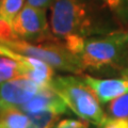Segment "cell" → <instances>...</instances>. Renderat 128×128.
<instances>
[{
  "instance_id": "9c48e42d",
  "label": "cell",
  "mask_w": 128,
  "mask_h": 128,
  "mask_svg": "<svg viewBox=\"0 0 128 128\" xmlns=\"http://www.w3.org/2000/svg\"><path fill=\"white\" fill-rule=\"evenodd\" d=\"M18 62V61H17ZM19 64V75L29 78L41 86H50L54 77V68L49 64L36 58L24 56Z\"/></svg>"
},
{
  "instance_id": "3957f363",
  "label": "cell",
  "mask_w": 128,
  "mask_h": 128,
  "mask_svg": "<svg viewBox=\"0 0 128 128\" xmlns=\"http://www.w3.org/2000/svg\"><path fill=\"white\" fill-rule=\"evenodd\" d=\"M50 86L63 98L67 107L82 120L98 127L107 120V114L99 105L97 96L86 84L83 77L54 76Z\"/></svg>"
},
{
  "instance_id": "30bf717a",
  "label": "cell",
  "mask_w": 128,
  "mask_h": 128,
  "mask_svg": "<svg viewBox=\"0 0 128 128\" xmlns=\"http://www.w3.org/2000/svg\"><path fill=\"white\" fill-rule=\"evenodd\" d=\"M28 114L17 107L0 108V128H27Z\"/></svg>"
},
{
  "instance_id": "4fadbf2b",
  "label": "cell",
  "mask_w": 128,
  "mask_h": 128,
  "mask_svg": "<svg viewBox=\"0 0 128 128\" xmlns=\"http://www.w3.org/2000/svg\"><path fill=\"white\" fill-rule=\"evenodd\" d=\"M114 14L123 29H128V0H102Z\"/></svg>"
},
{
  "instance_id": "5bb4252c",
  "label": "cell",
  "mask_w": 128,
  "mask_h": 128,
  "mask_svg": "<svg viewBox=\"0 0 128 128\" xmlns=\"http://www.w3.org/2000/svg\"><path fill=\"white\" fill-rule=\"evenodd\" d=\"M25 0H0V18L12 22L22 10Z\"/></svg>"
},
{
  "instance_id": "2e32d148",
  "label": "cell",
  "mask_w": 128,
  "mask_h": 128,
  "mask_svg": "<svg viewBox=\"0 0 128 128\" xmlns=\"http://www.w3.org/2000/svg\"><path fill=\"white\" fill-rule=\"evenodd\" d=\"M56 128H89V122L83 120H63L60 122Z\"/></svg>"
},
{
  "instance_id": "8fae6325",
  "label": "cell",
  "mask_w": 128,
  "mask_h": 128,
  "mask_svg": "<svg viewBox=\"0 0 128 128\" xmlns=\"http://www.w3.org/2000/svg\"><path fill=\"white\" fill-rule=\"evenodd\" d=\"M27 114L29 118V125L27 128H54L61 116V114L51 110H43Z\"/></svg>"
},
{
  "instance_id": "9a60e30c",
  "label": "cell",
  "mask_w": 128,
  "mask_h": 128,
  "mask_svg": "<svg viewBox=\"0 0 128 128\" xmlns=\"http://www.w3.org/2000/svg\"><path fill=\"white\" fill-rule=\"evenodd\" d=\"M100 128H128V118H107Z\"/></svg>"
},
{
  "instance_id": "e0dca14e",
  "label": "cell",
  "mask_w": 128,
  "mask_h": 128,
  "mask_svg": "<svg viewBox=\"0 0 128 128\" xmlns=\"http://www.w3.org/2000/svg\"><path fill=\"white\" fill-rule=\"evenodd\" d=\"M52 1L54 0H27V4L34 8H38V9L47 10V8L51 6Z\"/></svg>"
},
{
  "instance_id": "7a4b0ae2",
  "label": "cell",
  "mask_w": 128,
  "mask_h": 128,
  "mask_svg": "<svg viewBox=\"0 0 128 128\" xmlns=\"http://www.w3.org/2000/svg\"><path fill=\"white\" fill-rule=\"evenodd\" d=\"M78 57L83 70H114L124 76L128 73V41L125 31L86 38Z\"/></svg>"
},
{
  "instance_id": "6da1fadb",
  "label": "cell",
  "mask_w": 128,
  "mask_h": 128,
  "mask_svg": "<svg viewBox=\"0 0 128 128\" xmlns=\"http://www.w3.org/2000/svg\"><path fill=\"white\" fill-rule=\"evenodd\" d=\"M50 29L54 36L90 38L124 31L102 0H54Z\"/></svg>"
},
{
  "instance_id": "ac0fdd59",
  "label": "cell",
  "mask_w": 128,
  "mask_h": 128,
  "mask_svg": "<svg viewBox=\"0 0 128 128\" xmlns=\"http://www.w3.org/2000/svg\"><path fill=\"white\" fill-rule=\"evenodd\" d=\"M125 38L128 41V31H125Z\"/></svg>"
},
{
  "instance_id": "8992f818",
  "label": "cell",
  "mask_w": 128,
  "mask_h": 128,
  "mask_svg": "<svg viewBox=\"0 0 128 128\" xmlns=\"http://www.w3.org/2000/svg\"><path fill=\"white\" fill-rule=\"evenodd\" d=\"M43 86L22 76L3 81L0 84V108L20 107L36 95Z\"/></svg>"
},
{
  "instance_id": "7c38bea8",
  "label": "cell",
  "mask_w": 128,
  "mask_h": 128,
  "mask_svg": "<svg viewBox=\"0 0 128 128\" xmlns=\"http://www.w3.org/2000/svg\"><path fill=\"white\" fill-rule=\"evenodd\" d=\"M106 112L110 118H128V92L110 100L106 106Z\"/></svg>"
},
{
  "instance_id": "5b68a950",
  "label": "cell",
  "mask_w": 128,
  "mask_h": 128,
  "mask_svg": "<svg viewBox=\"0 0 128 128\" xmlns=\"http://www.w3.org/2000/svg\"><path fill=\"white\" fill-rule=\"evenodd\" d=\"M16 36L30 43H42L58 38L51 32L46 18V10L26 4L12 20Z\"/></svg>"
},
{
  "instance_id": "52a82bcc",
  "label": "cell",
  "mask_w": 128,
  "mask_h": 128,
  "mask_svg": "<svg viewBox=\"0 0 128 128\" xmlns=\"http://www.w3.org/2000/svg\"><path fill=\"white\" fill-rule=\"evenodd\" d=\"M18 108L25 113L51 110L58 114H64L67 111L66 102L51 89L50 86H43L36 95H34L31 99Z\"/></svg>"
},
{
  "instance_id": "277c9868",
  "label": "cell",
  "mask_w": 128,
  "mask_h": 128,
  "mask_svg": "<svg viewBox=\"0 0 128 128\" xmlns=\"http://www.w3.org/2000/svg\"><path fill=\"white\" fill-rule=\"evenodd\" d=\"M1 44L20 54L42 60L54 70L73 74H81L83 72L79 57L72 54L60 38L42 43H30L20 38H15L4 41Z\"/></svg>"
},
{
  "instance_id": "ba28073f",
  "label": "cell",
  "mask_w": 128,
  "mask_h": 128,
  "mask_svg": "<svg viewBox=\"0 0 128 128\" xmlns=\"http://www.w3.org/2000/svg\"><path fill=\"white\" fill-rule=\"evenodd\" d=\"M86 82L98 100L102 104L109 102L118 96L128 92V76H122L121 78H110V79H99L92 76H83Z\"/></svg>"
}]
</instances>
